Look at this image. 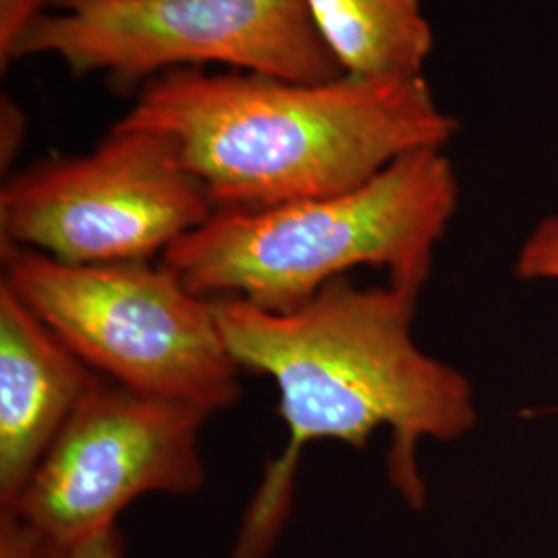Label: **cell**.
<instances>
[{
    "label": "cell",
    "mask_w": 558,
    "mask_h": 558,
    "mask_svg": "<svg viewBox=\"0 0 558 558\" xmlns=\"http://www.w3.org/2000/svg\"><path fill=\"white\" fill-rule=\"evenodd\" d=\"M320 40L352 77H424L433 27L422 0H304Z\"/></svg>",
    "instance_id": "9c48e42d"
},
{
    "label": "cell",
    "mask_w": 558,
    "mask_h": 558,
    "mask_svg": "<svg viewBox=\"0 0 558 558\" xmlns=\"http://www.w3.org/2000/svg\"><path fill=\"white\" fill-rule=\"evenodd\" d=\"M207 414L101 377L80 401L11 511L44 555L117 530L145 495L184 497L205 484L199 433Z\"/></svg>",
    "instance_id": "52a82bcc"
},
{
    "label": "cell",
    "mask_w": 558,
    "mask_h": 558,
    "mask_svg": "<svg viewBox=\"0 0 558 558\" xmlns=\"http://www.w3.org/2000/svg\"><path fill=\"white\" fill-rule=\"evenodd\" d=\"M515 274L525 281H558V216L544 218L523 240Z\"/></svg>",
    "instance_id": "30bf717a"
},
{
    "label": "cell",
    "mask_w": 558,
    "mask_h": 558,
    "mask_svg": "<svg viewBox=\"0 0 558 558\" xmlns=\"http://www.w3.org/2000/svg\"><path fill=\"white\" fill-rule=\"evenodd\" d=\"M120 122L172 137L216 211L338 195L458 133L424 77L300 83L203 69L147 81Z\"/></svg>",
    "instance_id": "7a4b0ae2"
},
{
    "label": "cell",
    "mask_w": 558,
    "mask_h": 558,
    "mask_svg": "<svg viewBox=\"0 0 558 558\" xmlns=\"http://www.w3.org/2000/svg\"><path fill=\"white\" fill-rule=\"evenodd\" d=\"M0 259V283L104 379L207 416L242 396L214 300L161 260L71 265L13 244Z\"/></svg>",
    "instance_id": "277c9868"
},
{
    "label": "cell",
    "mask_w": 558,
    "mask_h": 558,
    "mask_svg": "<svg viewBox=\"0 0 558 558\" xmlns=\"http://www.w3.org/2000/svg\"><path fill=\"white\" fill-rule=\"evenodd\" d=\"M214 214L172 137L119 122L92 154L38 161L4 180L0 244L71 265L161 259Z\"/></svg>",
    "instance_id": "8992f818"
},
{
    "label": "cell",
    "mask_w": 558,
    "mask_h": 558,
    "mask_svg": "<svg viewBox=\"0 0 558 558\" xmlns=\"http://www.w3.org/2000/svg\"><path fill=\"white\" fill-rule=\"evenodd\" d=\"M38 54L122 80L207 62L300 83L343 75L304 0H50L9 62Z\"/></svg>",
    "instance_id": "5b68a950"
},
{
    "label": "cell",
    "mask_w": 558,
    "mask_h": 558,
    "mask_svg": "<svg viewBox=\"0 0 558 558\" xmlns=\"http://www.w3.org/2000/svg\"><path fill=\"white\" fill-rule=\"evenodd\" d=\"M0 558H44L40 539L13 513L0 511Z\"/></svg>",
    "instance_id": "8fae6325"
},
{
    "label": "cell",
    "mask_w": 558,
    "mask_h": 558,
    "mask_svg": "<svg viewBox=\"0 0 558 558\" xmlns=\"http://www.w3.org/2000/svg\"><path fill=\"white\" fill-rule=\"evenodd\" d=\"M458 207L456 168L430 147L338 195L218 209L160 260L199 296H234L267 313L296 311L362 265L422 292Z\"/></svg>",
    "instance_id": "3957f363"
},
{
    "label": "cell",
    "mask_w": 558,
    "mask_h": 558,
    "mask_svg": "<svg viewBox=\"0 0 558 558\" xmlns=\"http://www.w3.org/2000/svg\"><path fill=\"white\" fill-rule=\"evenodd\" d=\"M44 558H124V550H122L119 532L112 530L100 538L89 539V542L80 544L75 548H69V550L48 553V555H44Z\"/></svg>",
    "instance_id": "4fadbf2b"
},
{
    "label": "cell",
    "mask_w": 558,
    "mask_h": 558,
    "mask_svg": "<svg viewBox=\"0 0 558 558\" xmlns=\"http://www.w3.org/2000/svg\"><path fill=\"white\" fill-rule=\"evenodd\" d=\"M0 283V511H11L41 459L100 380Z\"/></svg>",
    "instance_id": "ba28073f"
},
{
    "label": "cell",
    "mask_w": 558,
    "mask_h": 558,
    "mask_svg": "<svg viewBox=\"0 0 558 558\" xmlns=\"http://www.w3.org/2000/svg\"><path fill=\"white\" fill-rule=\"evenodd\" d=\"M50 0H0V52H9L23 27L46 9Z\"/></svg>",
    "instance_id": "7c38bea8"
},
{
    "label": "cell",
    "mask_w": 558,
    "mask_h": 558,
    "mask_svg": "<svg viewBox=\"0 0 558 558\" xmlns=\"http://www.w3.org/2000/svg\"><path fill=\"white\" fill-rule=\"evenodd\" d=\"M420 292L356 288L333 279L292 313H267L234 296L214 300L221 336L242 371L271 377L288 442L267 463L232 558H269L292 515L300 456L315 440L362 451L389 428L387 478L403 502L424 509L418 442H453L476 428L470 379L420 350L412 336Z\"/></svg>",
    "instance_id": "6da1fadb"
}]
</instances>
